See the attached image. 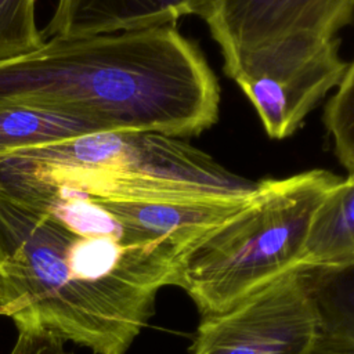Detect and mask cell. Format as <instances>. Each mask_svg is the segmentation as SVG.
Wrapping results in <instances>:
<instances>
[{"instance_id": "obj_14", "label": "cell", "mask_w": 354, "mask_h": 354, "mask_svg": "<svg viewBox=\"0 0 354 354\" xmlns=\"http://www.w3.org/2000/svg\"><path fill=\"white\" fill-rule=\"evenodd\" d=\"M8 354H73L59 337L33 328H17V339Z\"/></svg>"}, {"instance_id": "obj_3", "label": "cell", "mask_w": 354, "mask_h": 354, "mask_svg": "<svg viewBox=\"0 0 354 354\" xmlns=\"http://www.w3.org/2000/svg\"><path fill=\"white\" fill-rule=\"evenodd\" d=\"M243 178L181 138L149 131H104L0 158V192L111 202L250 199Z\"/></svg>"}, {"instance_id": "obj_12", "label": "cell", "mask_w": 354, "mask_h": 354, "mask_svg": "<svg viewBox=\"0 0 354 354\" xmlns=\"http://www.w3.org/2000/svg\"><path fill=\"white\" fill-rule=\"evenodd\" d=\"M324 123L339 162L348 174H354V59L328 101Z\"/></svg>"}, {"instance_id": "obj_4", "label": "cell", "mask_w": 354, "mask_h": 354, "mask_svg": "<svg viewBox=\"0 0 354 354\" xmlns=\"http://www.w3.org/2000/svg\"><path fill=\"white\" fill-rule=\"evenodd\" d=\"M339 178L314 169L260 181L249 203L207 234L181 267L177 286L201 317L227 310L300 266L314 212Z\"/></svg>"}, {"instance_id": "obj_13", "label": "cell", "mask_w": 354, "mask_h": 354, "mask_svg": "<svg viewBox=\"0 0 354 354\" xmlns=\"http://www.w3.org/2000/svg\"><path fill=\"white\" fill-rule=\"evenodd\" d=\"M36 30V0H0V37L22 39Z\"/></svg>"}, {"instance_id": "obj_8", "label": "cell", "mask_w": 354, "mask_h": 354, "mask_svg": "<svg viewBox=\"0 0 354 354\" xmlns=\"http://www.w3.org/2000/svg\"><path fill=\"white\" fill-rule=\"evenodd\" d=\"M214 0H57L44 39L82 37L174 25L187 15L206 18Z\"/></svg>"}, {"instance_id": "obj_9", "label": "cell", "mask_w": 354, "mask_h": 354, "mask_svg": "<svg viewBox=\"0 0 354 354\" xmlns=\"http://www.w3.org/2000/svg\"><path fill=\"white\" fill-rule=\"evenodd\" d=\"M354 263V174L339 178L314 212L301 264L335 267Z\"/></svg>"}, {"instance_id": "obj_7", "label": "cell", "mask_w": 354, "mask_h": 354, "mask_svg": "<svg viewBox=\"0 0 354 354\" xmlns=\"http://www.w3.org/2000/svg\"><path fill=\"white\" fill-rule=\"evenodd\" d=\"M347 66L339 54V40H335L283 75L259 76L238 86L254 106L266 133L282 140L292 136L315 105L339 86Z\"/></svg>"}, {"instance_id": "obj_2", "label": "cell", "mask_w": 354, "mask_h": 354, "mask_svg": "<svg viewBox=\"0 0 354 354\" xmlns=\"http://www.w3.org/2000/svg\"><path fill=\"white\" fill-rule=\"evenodd\" d=\"M217 79L174 25L82 37H50L0 59V109L33 108L102 131L184 138L218 119Z\"/></svg>"}, {"instance_id": "obj_5", "label": "cell", "mask_w": 354, "mask_h": 354, "mask_svg": "<svg viewBox=\"0 0 354 354\" xmlns=\"http://www.w3.org/2000/svg\"><path fill=\"white\" fill-rule=\"evenodd\" d=\"M354 19V0H214L205 21L238 84L317 55Z\"/></svg>"}, {"instance_id": "obj_10", "label": "cell", "mask_w": 354, "mask_h": 354, "mask_svg": "<svg viewBox=\"0 0 354 354\" xmlns=\"http://www.w3.org/2000/svg\"><path fill=\"white\" fill-rule=\"evenodd\" d=\"M104 133L94 123L33 108L0 109V158L87 134Z\"/></svg>"}, {"instance_id": "obj_15", "label": "cell", "mask_w": 354, "mask_h": 354, "mask_svg": "<svg viewBox=\"0 0 354 354\" xmlns=\"http://www.w3.org/2000/svg\"><path fill=\"white\" fill-rule=\"evenodd\" d=\"M308 354H354V343L321 335Z\"/></svg>"}, {"instance_id": "obj_6", "label": "cell", "mask_w": 354, "mask_h": 354, "mask_svg": "<svg viewBox=\"0 0 354 354\" xmlns=\"http://www.w3.org/2000/svg\"><path fill=\"white\" fill-rule=\"evenodd\" d=\"M321 336L300 264L224 311L202 315L191 354H308Z\"/></svg>"}, {"instance_id": "obj_11", "label": "cell", "mask_w": 354, "mask_h": 354, "mask_svg": "<svg viewBox=\"0 0 354 354\" xmlns=\"http://www.w3.org/2000/svg\"><path fill=\"white\" fill-rule=\"evenodd\" d=\"M306 267L321 335L354 343V263Z\"/></svg>"}, {"instance_id": "obj_1", "label": "cell", "mask_w": 354, "mask_h": 354, "mask_svg": "<svg viewBox=\"0 0 354 354\" xmlns=\"http://www.w3.org/2000/svg\"><path fill=\"white\" fill-rule=\"evenodd\" d=\"M191 250L95 199L0 192V315L93 354H126Z\"/></svg>"}]
</instances>
